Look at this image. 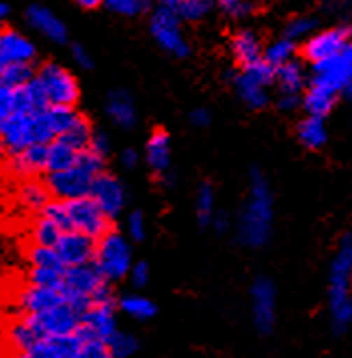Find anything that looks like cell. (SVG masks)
Listing matches in <instances>:
<instances>
[{"label": "cell", "mask_w": 352, "mask_h": 358, "mask_svg": "<svg viewBox=\"0 0 352 358\" xmlns=\"http://www.w3.org/2000/svg\"><path fill=\"white\" fill-rule=\"evenodd\" d=\"M272 194L264 176L254 169L250 176V194L238 217V238L248 248H260L272 231Z\"/></svg>", "instance_id": "cell-1"}, {"label": "cell", "mask_w": 352, "mask_h": 358, "mask_svg": "<svg viewBox=\"0 0 352 358\" xmlns=\"http://www.w3.org/2000/svg\"><path fill=\"white\" fill-rule=\"evenodd\" d=\"M2 147L13 157L32 145H50L57 141V133L52 129L50 115L47 111L10 115L0 121Z\"/></svg>", "instance_id": "cell-2"}, {"label": "cell", "mask_w": 352, "mask_h": 358, "mask_svg": "<svg viewBox=\"0 0 352 358\" xmlns=\"http://www.w3.org/2000/svg\"><path fill=\"white\" fill-rule=\"evenodd\" d=\"M352 234L338 244L330 266V320L337 332H344L352 322Z\"/></svg>", "instance_id": "cell-3"}, {"label": "cell", "mask_w": 352, "mask_h": 358, "mask_svg": "<svg viewBox=\"0 0 352 358\" xmlns=\"http://www.w3.org/2000/svg\"><path fill=\"white\" fill-rule=\"evenodd\" d=\"M95 266L107 282H117L129 276L133 262H131V248L123 234L111 229L105 238L97 242Z\"/></svg>", "instance_id": "cell-4"}, {"label": "cell", "mask_w": 352, "mask_h": 358, "mask_svg": "<svg viewBox=\"0 0 352 358\" xmlns=\"http://www.w3.org/2000/svg\"><path fill=\"white\" fill-rule=\"evenodd\" d=\"M149 31L153 34L155 43L165 52H169L171 57L185 59L192 52V47L185 41V34L181 31V20L167 6V2H163L157 8H153L151 18H149Z\"/></svg>", "instance_id": "cell-5"}, {"label": "cell", "mask_w": 352, "mask_h": 358, "mask_svg": "<svg viewBox=\"0 0 352 358\" xmlns=\"http://www.w3.org/2000/svg\"><path fill=\"white\" fill-rule=\"evenodd\" d=\"M36 79L43 85L50 107L75 109L80 91L79 83L73 77V73H69V69H64L59 63H45L38 69Z\"/></svg>", "instance_id": "cell-6"}, {"label": "cell", "mask_w": 352, "mask_h": 358, "mask_svg": "<svg viewBox=\"0 0 352 358\" xmlns=\"http://www.w3.org/2000/svg\"><path fill=\"white\" fill-rule=\"evenodd\" d=\"M22 318L31 324L41 341L77 334V330L83 324V316L69 302H63L61 306L50 308L47 312L34 314V316H22Z\"/></svg>", "instance_id": "cell-7"}, {"label": "cell", "mask_w": 352, "mask_h": 358, "mask_svg": "<svg viewBox=\"0 0 352 358\" xmlns=\"http://www.w3.org/2000/svg\"><path fill=\"white\" fill-rule=\"evenodd\" d=\"M64 206H66L71 231L85 234L97 242L111 231V220L97 206V201L91 196L64 201Z\"/></svg>", "instance_id": "cell-8"}, {"label": "cell", "mask_w": 352, "mask_h": 358, "mask_svg": "<svg viewBox=\"0 0 352 358\" xmlns=\"http://www.w3.org/2000/svg\"><path fill=\"white\" fill-rule=\"evenodd\" d=\"M95 179L97 176H93L91 171H87L80 165H75L69 171L48 173L45 185L48 187L50 196H55L59 201H71V199L91 196Z\"/></svg>", "instance_id": "cell-9"}, {"label": "cell", "mask_w": 352, "mask_h": 358, "mask_svg": "<svg viewBox=\"0 0 352 358\" xmlns=\"http://www.w3.org/2000/svg\"><path fill=\"white\" fill-rule=\"evenodd\" d=\"M352 33L349 27H335L326 29L321 33L312 34L304 43V57L312 63L318 65L324 61H330L335 57H340L344 50L351 47Z\"/></svg>", "instance_id": "cell-10"}, {"label": "cell", "mask_w": 352, "mask_h": 358, "mask_svg": "<svg viewBox=\"0 0 352 358\" xmlns=\"http://www.w3.org/2000/svg\"><path fill=\"white\" fill-rule=\"evenodd\" d=\"M250 292H252L254 324L262 334H268L272 332L276 322V288L268 278L260 276L254 280Z\"/></svg>", "instance_id": "cell-11"}, {"label": "cell", "mask_w": 352, "mask_h": 358, "mask_svg": "<svg viewBox=\"0 0 352 358\" xmlns=\"http://www.w3.org/2000/svg\"><path fill=\"white\" fill-rule=\"evenodd\" d=\"M55 250H57L64 268H77V266L95 262L97 240L85 236V234L66 231L59 240V244L55 245Z\"/></svg>", "instance_id": "cell-12"}, {"label": "cell", "mask_w": 352, "mask_h": 358, "mask_svg": "<svg viewBox=\"0 0 352 358\" xmlns=\"http://www.w3.org/2000/svg\"><path fill=\"white\" fill-rule=\"evenodd\" d=\"M91 197L97 201V206L105 212L109 220H115L125 208V187L121 181L111 173H101L93 183Z\"/></svg>", "instance_id": "cell-13"}, {"label": "cell", "mask_w": 352, "mask_h": 358, "mask_svg": "<svg viewBox=\"0 0 352 358\" xmlns=\"http://www.w3.org/2000/svg\"><path fill=\"white\" fill-rule=\"evenodd\" d=\"M352 77V61L342 52L340 57H335L330 61H324L318 65H312V83L310 85H321L335 91L346 89V85Z\"/></svg>", "instance_id": "cell-14"}, {"label": "cell", "mask_w": 352, "mask_h": 358, "mask_svg": "<svg viewBox=\"0 0 352 358\" xmlns=\"http://www.w3.org/2000/svg\"><path fill=\"white\" fill-rule=\"evenodd\" d=\"M63 302H66L63 292H55L47 288L31 286V284H27L16 294V308L22 316H34V314L47 312V310L61 306Z\"/></svg>", "instance_id": "cell-15"}, {"label": "cell", "mask_w": 352, "mask_h": 358, "mask_svg": "<svg viewBox=\"0 0 352 358\" xmlns=\"http://www.w3.org/2000/svg\"><path fill=\"white\" fill-rule=\"evenodd\" d=\"M36 57V49L31 41L15 29H4L0 33V66L15 63H31Z\"/></svg>", "instance_id": "cell-16"}, {"label": "cell", "mask_w": 352, "mask_h": 358, "mask_svg": "<svg viewBox=\"0 0 352 358\" xmlns=\"http://www.w3.org/2000/svg\"><path fill=\"white\" fill-rule=\"evenodd\" d=\"M230 49L236 59V63L241 69H250L264 61V47H262V38L260 34L250 31V29H241L232 36L230 41Z\"/></svg>", "instance_id": "cell-17"}, {"label": "cell", "mask_w": 352, "mask_h": 358, "mask_svg": "<svg viewBox=\"0 0 352 358\" xmlns=\"http://www.w3.org/2000/svg\"><path fill=\"white\" fill-rule=\"evenodd\" d=\"M83 341L79 334L41 341L32 350L16 355V358H79Z\"/></svg>", "instance_id": "cell-18"}, {"label": "cell", "mask_w": 352, "mask_h": 358, "mask_svg": "<svg viewBox=\"0 0 352 358\" xmlns=\"http://www.w3.org/2000/svg\"><path fill=\"white\" fill-rule=\"evenodd\" d=\"M10 171L29 181L32 176L48 171V145H32L10 157Z\"/></svg>", "instance_id": "cell-19"}, {"label": "cell", "mask_w": 352, "mask_h": 358, "mask_svg": "<svg viewBox=\"0 0 352 358\" xmlns=\"http://www.w3.org/2000/svg\"><path fill=\"white\" fill-rule=\"evenodd\" d=\"M91 334H95L101 341H109L117 332V320H115V302L105 304H93L89 312L83 316V324Z\"/></svg>", "instance_id": "cell-20"}, {"label": "cell", "mask_w": 352, "mask_h": 358, "mask_svg": "<svg viewBox=\"0 0 352 358\" xmlns=\"http://www.w3.org/2000/svg\"><path fill=\"white\" fill-rule=\"evenodd\" d=\"M27 22L36 33L47 36L48 41H52V43H64L66 41V27L63 24V20L55 17L45 6H38V4L29 6Z\"/></svg>", "instance_id": "cell-21"}, {"label": "cell", "mask_w": 352, "mask_h": 358, "mask_svg": "<svg viewBox=\"0 0 352 358\" xmlns=\"http://www.w3.org/2000/svg\"><path fill=\"white\" fill-rule=\"evenodd\" d=\"M234 87L238 91L240 99L252 109H264L270 101L268 95V85L260 81L252 71H241L240 75L234 77Z\"/></svg>", "instance_id": "cell-22"}, {"label": "cell", "mask_w": 352, "mask_h": 358, "mask_svg": "<svg viewBox=\"0 0 352 358\" xmlns=\"http://www.w3.org/2000/svg\"><path fill=\"white\" fill-rule=\"evenodd\" d=\"M145 162L155 173H160V176L167 173L171 155H169V135L163 129L151 133V137L145 145Z\"/></svg>", "instance_id": "cell-23"}, {"label": "cell", "mask_w": 352, "mask_h": 358, "mask_svg": "<svg viewBox=\"0 0 352 358\" xmlns=\"http://www.w3.org/2000/svg\"><path fill=\"white\" fill-rule=\"evenodd\" d=\"M107 115L113 119L115 125L129 129L135 125L137 121V111H135V103L127 91H113L107 99Z\"/></svg>", "instance_id": "cell-24"}, {"label": "cell", "mask_w": 352, "mask_h": 358, "mask_svg": "<svg viewBox=\"0 0 352 358\" xmlns=\"http://www.w3.org/2000/svg\"><path fill=\"white\" fill-rule=\"evenodd\" d=\"M338 101V91L321 87V85H310V89L304 93V107L308 115L312 117H324L328 115Z\"/></svg>", "instance_id": "cell-25"}, {"label": "cell", "mask_w": 352, "mask_h": 358, "mask_svg": "<svg viewBox=\"0 0 352 358\" xmlns=\"http://www.w3.org/2000/svg\"><path fill=\"white\" fill-rule=\"evenodd\" d=\"M16 201L20 208L29 210V212H41L50 203V192L47 185L38 183V181H24L18 192H16Z\"/></svg>", "instance_id": "cell-26"}, {"label": "cell", "mask_w": 352, "mask_h": 358, "mask_svg": "<svg viewBox=\"0 0 352 358\" xmlns=\"http://www.w3.org/2000/svg\"><path fill=\"white\" fill-rule=\"evenodd\" d=\"M276 83L280 87V95H302L306 83L302 63L292 61L288 65L276 69Z\"/></svg>", "instance_id": "cell-27"}, {"label": "cell", "mask_w": 352, "mask_h": 358, "mask_svg": "<svg viewBox=\"0 0 352 358\" xmlns=\"http://www.w3.org/2000/svg\"><path fill=\"white\" fill-rule=\"evenodd\" d=\"M298 139L306 149H321L328 139L324 119L322 117H312V115L302 119L298 123Z\"/></svg>", "instance_id": "cell-28"}, {"label": "cell", "mask_w": 352, "mask_h": 358, "mask_svg": "<svg viewBox=\"0 0 352 358\" xmlns=\"http://www.w3.org/2000/svg\"><path fill=\"white\" fill-rule=\"evenodd\" d=\"M6 336H8V342L10 346L16 350V355H22V352H29L32 350L41 338L38 334L31 328V324L24 320V318H18V320H13L8 330H6Z\"/></svg>", "instance_id": "cell-29"}, {"label": "cell", "mask_w": 352, "mask_h": 358, "mask_svg": "<svg viewBox=\"0 0 352 358\" xmlns=\"http://www.w3.org/2000/svg\"><path fill=\"white\" fill-rule=\"evenodd\" d=\"M79 151L66 145L64 141L57 139L48 145V171L47 173H59V171H69L77 165Z\"/></svg>", "instance_id": "cell-30"}, {"label": "cell", "mask_w": 352, "mask_h": 358, "mask_svg": "<svg viewBox=\"0 0 352 358\" xmlns=\"http://www.w3.org/2000/svg\"><path fill=\"white\" fill-rule=\"evenodd\" d=\"M34 69L31 63H15V65L0 66V87L6 89H20L34 81Z\"/></svg>", "instance_id": "cell-31"}, {"label": "cell", "mask_w": 352, "mask_h": 358, "mask_svg": "<svg viewBox=\"0 0 352 358\" xmlns=\"http://www.w3.org/2000/svg\"><path fill=\"white\" fill-rule=\"evenodd\" d=\"M167 6L176 13L179 20L197 22L208 17L213 4L209 0H169Z\"/></svg>", "instance_id": "cell-32"}, {"label": "cell", "mask_w": 352, "mask_h": 358, "mask_svg": "<svg viewBox=\"0 0 352 358\" xmlns=\"http://www.w3.org/2000/svg\"><path fill=\"white\" fill-rule=\"evenodd\" d=\"M27 280L31 286H38V288H47V290H55V292H63L64 290V270H57V268H31Z\"/></svg>", "instance_id": "cell-33"}, {"label": "cell", "mask_w": 352, "mask_h": 358, "mask_svg": "<svg viewBox=\"0 0 352 358\" xmlns=\"http://www.w3.org/2000/svg\"><path fill=\"white\" fill-rule=\"evenodd\" d=\"M31 238L34 245H43V248H55L59 244V240L63 238V229L59 228L55 222H50L48 217L41 215L31 229Z\"/></svg>", "instance_id": "cell-34"}, {"label": "cell", "mask_w": 352, "mask_h": 358, "mask_svg": "<svg viewBox=\"0 0 352 358\" xmlns=\"http://www.w3.org/2000/svg\"><path fill=\"white\" fill-rule=\"evenodd\" d=\"M294 55H296V43L290 41V38H278V41H274L266 47L264 61L274 69H280V66L292 63Z\"/></svg>", "instance_id": "cell-35"}, {"label": "cell", "mask_w": 352, "mask_h": 358, "mask_svg": "<svg viewBox=\"0 0 352 358\" xmlns=\"http://www.w3.org/2000/svg\"><path fill=\"white\" fill-rule=\"evenodd\" d=\"M119 308L135 320H149L155 316V304L149 298L139 296V294H131V296L121 298Z\"/></svg>", "instance_id": "cell-36"}, {"label": "cell", "mask_w": 352, "mask_h": 358, "mask_svg": "<svg viewBox=\"0 0 352 358\" xmlns=\"http://www.w3.org/2000/svg\"><path fill=\"white\" fill-rule=\"evenodd\" d=\"M93 129H91V123L80 115L79 119H77V123L71 127V129L64 133L63 137H59L61 141H64L66 145H71L73 149H77V151H85V149H89L91 147V139H93Z\"/></svg>", "instance_id": "cell-37"}, {"label": "cell", "mask_w": 352, "mask_h": 358, "mask_svg": "<svg viewBox=\"0 0 352 358\" xmlns=\"http://www.w3.org/2000/svg\"><path fill=\"white\" fill-rule=\"evenodd\" d=\"M77 334L83 341V348H80L79 358H113L111 348H109V342L97 338L95 334H91L85 326H80L77 330Z\"/></svg>", "instance_id": "cell-38"}, {"label": "cell", "mask_w": 352, "mask_h": 358, "mask_svg": "<svg viewBox=\"0 0 352 358\" xmlns=\"http://www.w3.org/2000/svg\"><path fill=\"white\" fill-rule=\"evenodd\" d=\"M213 206H216V197H213L211 185L209 183H202L197 187V194H195V213H197L199 226H209L213 222V217H216Z\"/></svg>", "instance_id": "cell-39"}, {"label": "cell", "mask_w": 352, "mask_h": 358, "mask_svg": "<svg viewBox=\"0 0 352 358\" xmlns=\"http://www.w3.org/2000/svg\"><path fill=\"white\" fill-rule=\"evenodd\" d=\"M29 262L32 264V268H57V270H66L55 248L32 245L31 250H29Z\"/></svg>", "instance_id": "cell-40"}, {"label": "cell", "mask_w": 352, "mask_h": 358, "mask_svg": "<svg viewBox=\"0 0 352 358\" xmlns=\"http://www.w3.org/2000/svg\"><path fill=\"white\" fill-rule=\"evenodd\" d=\"M316 29V18L314 17H306V15H300V17L290 18L284 27V38H290V41H300V38H310V33Z\"/></svg>", "instance_id": "cell-41"}, {"label": "cell", "mask_w": 352, "mask_h": 358, "mask_svg": "<svg viewBox=\"0 0 352 358\" xmlns=\"http://www.w3.org/2000/svg\"><path fill=\"white\" fill-rule=\"evenodd\" d=\"M109 348H111L113 358H129L137 348H139V342L133 334L129 332H115L111 338H109Z\"/></svg>", "instance_id": "cell-42"}, {"label": "cell", "mask_w": 352, "mask_h": 358, "mask_svg": "<svg viewBox=\"0 0 352 358\" xmlns=\"http://www.w3.org/2000/svg\"><path fill=\"white\" fill-rule=\"evenodd\" d=\"M105 6H107V10H111L119 17H137V15H143L149 8V2H145V0H107Z\"/></svg>", "instance_id": "cell-43"}, {"label": "cell", "mask_w": 352, "mask_h": 358, "mask_svg": "<svg viewBox=\"0 0 352 358\" xmlns=\"http://www.w3.org/2000/svg\"><path fill=\"white\" fill-rule=\"evenodd\" d=\"M220 10L224 13L225 17L238 20V18L250 17L256 10V6L252 2H244V0H222L220 2Z\"/></svg>", "instance_id": "cell-44"}, {"label": "cell", "mask_w": 352, "mask_h": 358, "mask_svg": "<svg viewBox=\"0 0 352 358\" xmlns=\"http://www.w3.org/2000/svg\"><path fill=\"white\" fill-rule=\"evenodd\" d=\"M127 234L131 240L135 242H141L145 238V220L141 212L129 213L127 217Z\"/></svg>", "instance_id": "cell-45"}, {"label": "cell", "mask_w": 352, "mask_h": 358, "mask_svg": "<svg viewBox=\"0 0 352 358\" xmlns=\"http://www.w3.org/2000/svg\"><path fill=\"white\" fill-rule=\"evenodd\" d=\"M129 278H131V282H133L135 288H143L145 284L149 282V266L145 262L133 264V268L129 272Z\"/></svg>", "instance_id": "cell-46"}, {"label": "cell", "mask_w": 352, "mask_h": 358, "mask_svg": "<svg viewBox=\"0 0 352 358\" xmlns=\"http://www.w3.org/2000/svg\"><path fill=\"white\" fill-rule=\"evenodd\" d=\"M89 149L95 151L97 155L105 157V155H109V151H111V141H109V137H107L105 133H95L93 139H91V147H89Z\"/></svg>", "instance_id": "cell-47"}, {"label": "cell", "mask_w": 352, "mask_h": 358, "mask_svg": "<svg viewBox=\"0 0 352 358\" xmlns=\"http://www.w3.org/2000/svg\"><path fill=\"white\" fill-rule=\"evenodd\" d=\"M73 59H75V63L80 66V69H91L93 66V57L89 55V50L85 49L83 45H73Z\"/></svg>", "instance_id": "cell-48"}, {"label": "cell", "mask_w": 352, "mask_h": 358, "mask_svg": "<svg viewBox=\"0 0 352 358\" xmlns=\"http://www.w3.org/2000/svg\"><path fill=\"white\" fill-rule=\"evenodd\" d=\"M302 105H304L302 95H280L278 97V109H282V111H294Z\"/></svg>", "instance_id": "cell-49"}, {"label": "cell", "mask_w": 352, "mask_h": 358, "mask_svg": "<svg viewBox=\"0 0 352 358\" xmlns=\"http://www.w3.org/2000/svg\"><path fill=\"white\" fill-rule=\"evenodd\" d=\"M209 119H211V115H209L206 107H197V109H193L192 113H190V121L195 127H206L209 123Z\"/></svg>", "instance_id": "cell-50"}, {"label": "cell", "mask_w": 352, "mask_h": 358, "mask_svg": "<svg viewBox=\"0 0 352 358\" xmlns=\"http://www.w3.org/2000/svg\"><path fill=\"white\" fill-rule=\"evenodd\" d=\"M211 226L216 228L218 234H224L230 229V217L225 215V213H216V217H213V222H211Z\"/></svg>", "instance_id": "cell-51"}, {"label": "cell", "mask_w": 352, "mask_h": 358, "mask_svg": "<svg viewBox=\"0 0 352 358\" xmlns=\"http://www.w3.org/2000/svg\"><path fill=\"white\" fill-rule=\"evenodd\" d=\"M121 163L131 169V167H135L137 163H139V155H137V151L135 149H125L123 153H121Z\"/></svg>", "instance_id": "cell-52"}, {"label": "cell", "mask_w": 352, "mask_h": 358, "mask_svg": "<svg viewBox=\"0 0 352 358\" xmlns=\"http://www.w3.org/2000/svg\"><path fill=\"white\" fill-rule=\"evenodd\" d=\"M80 8H97L99 6V0H79Z\"/></svg>", "instance_id": "cell-53"}, {"label": "cell", "mask_w": 352, "mask_h": 358, "mask_svg": "<svg viewBox=\"0 0 352 358\" xmlns=\"http://www.w3.org/2000/svg\"><path fill=\"white\" fill-rule=\"evenodd\" d=\"M8 13H10V6H8V4H0V17L6 18L8 17Z\"/></svg>", "instance_id": "cell-54"}, {"label": "cell", "mask_w": 352, "mask_h": 358, "mask_svg": "<svg viewBox=\"0 0 352 358\" xmlns=\"http://www.w3.org/2000/svg\"><path fill=\"white\" fill-rule=\"evenodd\" d=\"M344 91H346V95H349V97H352V77H351V81H349V85H346V89H344Z\"/></svg>", "instance_id": "cell-55"}, {"label": "cell", "mask_w": 352, "mask_h": 358, "mask_svg": "<svg viewBox=\"0 0 352 358\" xmlns=\"http://www.w3.org/2000/svg\"><path fill=\"white\" fill-rule=\"evenodd\" d=\"M344 55H346V57H349V59H351V61H352V43H351V47L344 50Z\"/></svg>", "instance_id": "cell-56"}]
</instances>
